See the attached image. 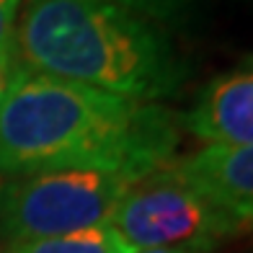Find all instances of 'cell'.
Returning <instances> with one entry per match:
<instances>
[{
  "label": "cell",
  "instance_id": "obj_6",
  "mask_svg": "<svg viewBox=\"0 0 253 253\" xmlns=\"http://www.w3.org/2000/svg\"><path fill=\"white\" fill-rule=\"evenodd\" d=\"M166 168L227 207L253 230V145L204 147L189 158L168 163Z\"/></svg>",
  "mask_w": 253,
  "mask_h": 253
},
{
  "label": "cell",
  "instance_id": "obj_2",
  "mask_svg": "<svg viewBox=\"0 0 253 253\" xmlns=\"http://www.w3.org/2000/svg\"><path fill=\"white\" fill-rule=\"evenodd\" d=\"M13 65L147 103L173 96L189 73L153 21L109 0H24Z\"/></svg>",
  "mask_w": 253,
  "mask_h": 253
},
{
  "label": "cell",
  "instance_id": "obj_11",
  "mask_svg": "<svg viewBox=\"0 0 253 253\" xmlns=\"http://www.w3.org/2000/svg\"><path fill=\"white\" fill-rule=\"evenodd\" d=\"M140 253H194V251H140Z\"/></svg>",
  "mask_w": 253,
  "mask_h": 253
},
{
  "label": "cell",
  "instance_id": "obj_4",
  "mask_svg": "<svg viewBox=\"0 0 253 253\" xmlns=\"http://www.w3.org/2000/svg\"><path fill=\"white\" fill-rule=\"evenodd\" d=\"M109 225L140 251L212 253L220 243L251 227L233 212L181 181L168 168L142 178L117 204Z\"/></svg>",
  "mask_w": 253,
  "mask_h": 253
},
{
  "label": "cell",
  "instance_id": "obj_9",
  "mask_svg": "<svg viewBox=\"0 0 253 253\" xmlns=\"http://www.w3.org/2000/svg\"><path fill=\"white\" fill-rule=\"evenodd\" d=\"M24 0H0V57H13L16 21Z\"/></svg>",
  "mask_w": 253,
  "mask_h": 253
},
{
  "label": "cell",
  "instance_id": "obj_3",
  "mask_svg": "<svg viewBox=\"0 0 253 253\" xmlns=\"http://www.w3.org/2000/svg\"><path fill=\"white\" fill-rule=\"evenodd\" d=\"M134 183L140 178L101 168L13 176L0 186V238L13 246L106 225Z\"/></svg>",
  "mask_w": 253,
  "mask_h": 253
},
{
  "label": "cell",
  "instance_id": "obj_1",
  "mask_svg": "<svg viewBox=\"0 0 253 253\" xmlns=\"http://www.w3.org/2000/svg\"><path fill=\"white\" fill-rule=\"evenodd\" d=\"M178 126L158 103L26 73L13 65L0 106V170L101 168L147 178L173 163Z\"/></svg>",
  "mask_w": 253,
  "mask_h": 253
},
{
  "label": "cell",
  "instance_id": "obj_8",
  "mask_svg": "<svg viewBox=\"0 0 253 253\" xmlns=\"http://www.w3.org/2000/svg\"><path fill=\"white\" fill-rule=\"evenodd\" d=\"M109 3L124 10H132V13L155 24V21H173L183 16L186 8L191 5V0H109Z\"/></svg>",
  "mask_w": 253,
  "mask_h": 253
},
{
  "label": "cell",
  "instance_id": "obj_7",
  "mask_svg": "<svg viewBox=\"0 0 253 253\" xmlns=\"http://www.w3.org/2000/svg\"><path fill=\"white\" fill-rule=\"evenodd\" d=\"M10 253H137L109 222L78 233L13 243Z\"/></svg>",
  "mask_w": 253,
  "mask_h": 253
},
{
  "label": "cell",
  "instance_id": "obj_5",
  "mask_svg": "<svg viewBox=\"0 0 253 253\" xmlns=\"http://www.w3.org/2000/svg\"><path fill=\"white\" fill-rule=\"evenodd\" d=\"M183 129L207 147L253 145V73L238 70L207 83L183 117Z\"/></svg>",
  "mask_w": 253,
  "mask_h": 253
},
{
  "label": "cell",
  "instance_id": "obj_10",
  "mask_svg": "<svg viewBox=\"0 0 253 253\" xmlns=\"http://www.w3.org/2000/svg\"><path fill=\"white\" fill-rule=\"evenodd\" d=\"M10 78H13V57H0V106L5 101Z\"/></svg>",
  "mask_w": 253,
  "mask_h": 253
}]
</instances>
